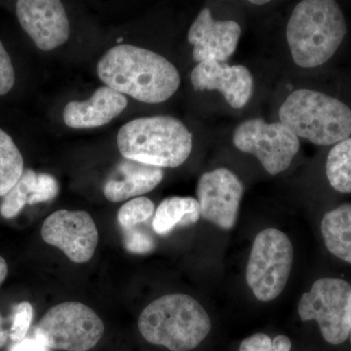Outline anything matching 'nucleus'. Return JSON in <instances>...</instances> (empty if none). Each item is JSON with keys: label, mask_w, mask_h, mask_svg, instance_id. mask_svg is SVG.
<instances>
[{"label": "nucleus", "mask_w": 351, "mask_h": 351, "mask_svg": "<svg viewBox=\"0 0 351 351\" xmlns=\"http://www.w3.org/2000/svg\"><path fill=\"white\" fill-rule=\"evenodd\" d=\"M97 73L106 86L147 104L167 101L181 83L179 71L166 58L130 44L108 50Z\"/></svg>", "instance_id": "1"}, {"label": "nucleus", "mask_w": 351, "mask_h": 351, "mask_svg": "<svg viewBox=\"0 0 351 351\" xmlns=\"http://www.w3.org/2000/svg\"><path fill=\"white\" fill-rule=\"evenodd\" d=\"M345 15L334 0H304L295 6L286 38L295 64L317 68L329 61L346 38Z\"/></svg>", "instance_id": "2"}, {"label": "nucleus", "mask_w": 351, "mask_h": 351, "mask_svg": "<svg viewBox=\"0 0 351 351\" xmlns=\"http://www.w3.org/2000/svg\"><path fill=\"white\" fill-rule=\"evenodd\" d=\"M138 326L152 345L172 351H191L207 338L212 322L204 307L191 295L169 294L145 307Z\"/></svg>", "instance_id": "3"}, {"label": "nucleus", "mask_w": 351, "mask_h": 351, "mask_svg": "<svg viewBox=\"0 0 351 351\" xmlns=\"http://www.w3.org/2000/svg\"><path fill=\"white\" fill-rule=\"evenodd\" d=\"M117 141L123 158L159 168L179 167L193 151L188 127L169 115L131 120L120 128Z\"/></svg>", "instance_id": "4"}, {"label": "nucleus", "mask_w": 351, "mask_h": 351, "mask_svg": "<svg viewBox=\"0 0 351 351\" xmlns=\"http://www.w3.org/2000/svg\"><path fill=\"white\" fill-rule=\"evenodd\" d=\"M279 119L298 138L314 145H337L351 135L350 108L315 90L292 92L281 105Z\"/></svg>", "instance_id": "5"}, {"label": "nucleus", "mask_w": 351, "mask_h": 351, "mask_svg": "<svg viewBox=\"0 0 351 351\" xmlns=\"http://www.w3.org/2000/svg\"><path fill=\"white\" fill-rule=\"evenodd\" d=\"M294 263V248L288 235L277 228L258 233L246 267V282L256 299L269 302L285 289Z\"/></svg>", "instance_id": "6"}, {"label": "nucleus", "mask_w": 351, "mask_h": 351, "mask_svg": "<svg viewBox=\"0 0 351 351\" xmlns=\"http://www.w3.org/2000/svg\"><path fill=\"white\" fill-rule=\"evenodd\" d=\"M298 313L304 322L314 321L329 345H343L350 336L351 284L339 277L317 279L302 294Z\"/></svg>", "instance_id": "7"}, {"label": "nucleus", "mask_w": 351, "mask_h": 351, "mask_svg": "<svg viewBox=\"0 0 351 351\" xmlns=\"http://www.w3.org/2000/svg\"><path fill=\"white\" fill-rule=\"evenodd\" d=\"M50 350L88 351L101 341L103 321L82 302H66L52 307L34 328Z\"/></svg>", "instance_id": "8"}, {"label": "nucleus", "mask_w": 351, "mask_h": 351, "mask_svg": "<svg viewBox=\"0 0 351 351\" xmlns=\"http://www.w3.org/2000/svg\"><path fill=\"white\" fill-rule=\"evenodd\" d=\"M233 145L239 151L253 154L269 175L287 170L300 149V140L281 123H267L262 119L242 122L235 129Z\"/></svg>", "instance_id": "9"}, {"label": "nucleus", "mask_w": 351, "mask_h": 351, "mask_svg": "<svg viewBox=\"0 0 351 351\" xmlns=\"http://www.w3.org/2000/svg\"><path fill=\"white\" fill-rule=\"evenodd\" d=\"M243 193V184L232 171L218 168L204 173L196 189L201 217L221 230H232Z\"/></svg>", "instance_id": "10"}, {"label": "nucleus", "mask_w": 351, "mask_h": 351, "mask_svg": "<svg viewBox=\"0 0 351 351\" xmlns=\"http://www.w3.org/2000/svg\"><path fill=\"white\" fill-rule=\"evenodd\" d=\"M41 237L57 247L73 262L86 263L93 257L99 242L98 228L85 211L59 210L44 221Z\"/></svg>", "instance_id": "11"}, {"label": "nucleus", "mask_w": 351, "mask_h": 351, "mask_svg": "<svg viewBox=\"0 0 351 351\" xmlns=\"http://www.w3.org/2000/svg\"><path fill=\"white\" fill-rule=\"evenodd\" d=\"M16 13L21 27L39 49H56L68 41L69 22L59 0H19Z\"/></svg>", "instance_id": "12"}, {"label": "nucleus", "mask_w": 351, "mask_h": 351, "mask_svg": "<svg viewBox=\"0 0 351 351\" xmlns=\"http://www.w3.org/2000/svg\"><path fill=\"white\" fill-rule=\"evenodd\" d=\"M241 27L233 20H216L211 10L202 9L188 34L193 46V56L198 64L206 61L223 63L237 50Z\"/></svg>", "instance_id": "13"}, {"label": "nucleus", "mask_w": 351, "mask_h": 351, "mask_svg": "<svg viewBox=\"0 0 351 351\" xmlns=\"http://www.w3.org/2000/svg\"><path fill=\"white\" fill-rule=\"evenodd\" d=\"M191 80L196 91L221 92L233 108L245 107L253 93V76L244 66L202 62L193 69Z\"/></svg>", "instance_id": "14"}, {"label": "nucleus", "mask_w": 351, "mask_h": 351, "mask_svg": "<svg viewBox=\"0 0 351 351\" xmlns=\"http://www.w3.org/2000/svg\"><path fill=\"white\" fill-rule=\"evenodd\" d=\"M127 104L123 94L108 86L100 87L88 100L69 103L64 110V121L69 128H96L119 117Z\"/></svg>", "instance_id": "15"}, {"label": "nucleus", "mask_w": 351, "mask_h": 351, "mask_svg": "<svg viewBox=\"0 0 351 351\" xmlns=\"http://www.w3.org/2000/svg\"><path fill=\"white\" fill-rule=\"evenodd\" d=\"M163 177L162 168L124 158L106 182L104 193L110 202L141 197L154 191Z\"/></svg>", "instance_id": "16"}, {"label": "nucleus", "mask_w": 351, "mask_h": 351, "mask_svg": "<svg viewBox=\"0 0 351 351\" xmlns=\"http://www.w3.org/2000/svg\"><path fill=\"white\" fill-rule=\"evenodd\" d=\"M320 232L328 252L351 265V203L328 211L321 221Z\"/></svg>", "instance_id": "17"}, {"label": "nucleus", "mask_w": 351, "mask_h": 351, "mask_svg": "<svg viewBox=\"0 0 351 351\" xmlns=\"http://www.w3.org/2000/svg\"><path fill=\"white\" fill-rule=\"evenodd\" d=\"M201 211L197 199L173 196L166 198L156 208L152 228L158 235H167L176 226H193L199 221Z\"/></svg>", "instance_id": "18"}, {"label": "nucleus", "mask_w": 351, "mask_h": 351, "mask_svg": "<svg viewBox=\"0 0 351 351\" xmlns=\"http://www.w3.org/2000/svg\"><path fill=\"white\" fill-rule=\"evenodd\" d=\"M325 171L332 189L343 195L351 193V137L332 147Z\"/></svg>", "instance_id": "19"}, {"label": "nucleus", "mask_w": 351, "mask_h": 351, "mask_svg": "<svg viewBox=\"0 0 351 351\" xmlns=\"http://www.w3.org/2000/svg\"><path fill=\"white\" fill-rule=\"evenodd\" d=\"M24 159L13 138L0 128V197L14 188L24 173Z\"/></svg>", "instance_id": "20"}, {"label": "nucleus", "mask_w": 351, "mask_h": 351, "mask_svg": "<svg viewBox=\"0 0 351 351\" xmlns=\"http://www.w3.org/2000/svg\"><path fill=\"white\" fill-rule=\"evenodd\" d=\"M38 195V174L32 169H25L19 181L0 203V214L3 218L13 219L20 214L25 205H32Z\"/></svg>", "instance_id": "21"}, {"label": "nucleus", "mask_w": 351, "mask_h": 351, "mask_svg": "<svg viewBox=\"0 0 351 351\" xmlns=\"http://www.w3.org/2000/svg\"><path fill=\"white\" fill-rule=\"evenodd\" d=\"M154 202L149 198L141 196L129 200L117 213V221L122 230H130L145 223L154 215Z\"/></svg>", "instance_id": "22"}, {"label": "nucleus", "mask_w": 351, "mask_h": 351, "mask_svg": "<svg viewBox=\"0 0 351 351\" xmlns=\"http://www.w3.org/2000/svg\"><path fill=\"white\" fill-rule=\"evenodd\" d=\"M34 317V309L32 304L23 302L14 307L12 324L9 330V339L14 343H19L27 337Z\"/></svg>", "instance_id": "23"}, {"label": "nucleus", "mask_w": 351, "mask_h": 351, "mask_svg": "<svg viewBox=\"0 0 351 351\" xmlns=\"http://www.w3.org/2000/svg\"><path fill=\"white\" fill-rule=\"evenodd\" d=\"M124 247L127 251L138 255L152 253L156 249V240L142 228H133L123 230Z\"/></svg>", "instance_id": "24"}, {"label": "nucleus", "mask_w": 351, "mask_h": 351, "mask_svg": "<svg viewBox=\"0 0 351 351\" xmlns=\"http://www.w3.org/2000/svg\"><path fill=\"white\" fill-rule=\"evenodd\" d=\"M15 84V71L11 58L0 41V96L10 92Z\"/></svg>", "instance_id": "25"}, {"label": "nucleus", "mask_w": 351, "mask_h": 351, "mask_svg": "<svg viewBox=\"0 0 351 351\" xmlns=\"http://www.w3.org/2000/svg\"><path fill=\"white\" fill-rule=\"evenodd\" d=\"M239 351H274L272 339L263 332H257L242 341Z\"/></svg>", "instance_id": "26"}, {"label": "nucleus", "mask_w": 351, "mask_h": 351, "mask_svg": "<svg viewBox=\"0 0 351 351\" xmlns=\"http://www.w3.org/2000/svg\"><path fill=\"white\" fill-rule=\"evenodd\" d=\"M50 348L44 343L43 339L34 332V336L15 343L10 351H49Z\"/></svg>", "instance_id": "27"}, {"label": "nucleus", "mask_w": 351, "mask_h": 351, "mask_svg": "<svg viewBox=\"0 0 351 351\" xmlns=\"http://www.w3.org/2000/svg\"><path fill=\"white\" fill-rule=\"evenodd\" d=\"M272 348L274 351H291L292 341L287 336L279 335L272 339Z\"/></svg>", "instance_id": "28"}, {"label": "nucleus", "mask_w": 351, "mask_h": 351, "mask_svg": "<svg viewBox=\"0 0 351 351\" xmlns=\"http://www.w3.org/2000/svg\"><path fill=\"white\" fill-rule=\"evenodd\" d=\"M9 339V331L3 328V318L0 314V348H3L6 345Z\"/></svg>", "instance_id": "29"}, {"label": "nucleus", "mask_w": 351, "mask_h": 351, "mask_svg": "<svg viewBox=\"0 0 351 351\" xmlns=\"http://www.w3.org/2000/svg\"><path fill=\"white\" fill-rule=\"evenodd\" d=\"M7 274H8V265L6 261L0 257V285L5 280Z\"/></svg>", "instance_id": "30"}, {"label": "nucleus", "mask_w": 351, "mask_h": 351, "mask_svg": "<svg viewBox=\"0 0 351 351\" xmlns=\"http://www.w3.org/2000/svg\"><path fill=\"white\" fill-rule=\"evenodd\" d=\"M269 1H267V0H262V1H258V0H256V1H254V0H252L250 1L251 4H255V5H263V4L269 3Z\"/></svg>", "instance_id": "31"}, {"label": "nucleus", "mask_w": 351, "mask_h": 351, "mask_svg": "<svg viewBox=\"0 0 351 351\" xmlns=\"http://www.w3.org/2000/svg\"><path fill=\"white\" fill-rule=\"evenodd\" d=\"M121 41H123V38H120L117 39V43H121Z\"/></svg>", "instance_id": "32"}, {"label": "nucleus", "mask_w": 351, "mask_h": 351, "mask_svg": "<svg viewBox=\"0 0 351 351\" xmlns=\"http://www.w3.org/2000/svg\"><path fill=\"white\" fill-rule=\"evenodd\" d=\"M350 343H351V329H350Z\"/></svg>", "instance_id": "33"}]
</instances>
